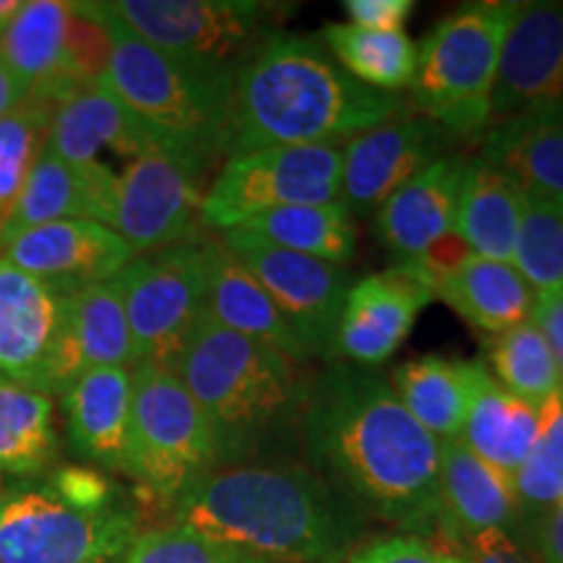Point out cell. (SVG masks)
Here are the masks:
<instances>
[{"label":"cell","instance_id":"ab89813d","mask_svg":"<svg viewBox=\"0 0 563 563\" xmlns=\"http://www.w3.org/2000/svg\"><path fill=\"white\" fill-rule=\"evenodd\" d=\"M110 32L89 3H70L66 63L84 87H100L110 66Z\"/></svg>","mask_w":563,"mask_h":563},{"label":"cell","instance_id":"7a4b0ae2","mask_svg":"<svg viewBox=\"0 0 563 563\" xmlns=\"http://www.w3.org/2000/svg\"><path fill=\"white\" fill-rule=\"evenodd\" d=\"M410 110L397 91L352 79L316 37L274 32L235 70L222 154L340 144Z\"/></svg>","mask_w":563,"mask_h":563},{"label":"cell","instance_id":"5bb4252c","mask_svg":"<svg viewBox=\"0 0 563 563\" xmlns=\"http://www.w3.org/2000/svg\"><path fill=\"white\" fill-rule=\"evenodd\" d=\"M433 298V279L415 262H399L355 282L344 298L334 355L357 368H378L399 350Z\"/></svg>","mask_w":563,"mask_h":563},{"label":"cell","instance_id":"b9f144b4","mask_svg":"<svg viewBox=\"0 0 563 563\" xmlns=\"http://www.w3.org/2000/svg\"><path fill=\"white\" fill-rule=\"evenodd\" d=\"M53 490L63 501L84 511H102L115 506V488L97 470L84 467H63L53 481Z\"/></svg>","mask_w":563,"mask_h":563},{"label":"cell","instance_id":"44dd1931","mask_svg":"<svg viewBox=\"0 0 563 563\" xmlns=\"http://www.w3.org/2000/svg\"><path fill=\"white\" fill-rule=\"evenodd\" d=\"M136 363L123 295L115 279L81 287L66 298V323L47 376V394H66L81 373Z\"/></svg>","mask_w":563,"mask_h":563},{"label":"cell","instance_id":"52a82bcc","mask_svg":"<svg viewBox=\"0 0 563 563\" xmlns=\"http://www.w3.org/2000/svg\"><path fill=\"white\" fill-rule=\"evenodd\" d=\"M220 456L214 428L173 371L136 365L125 473L139 488L175 504L188 483Z\"/></svg>","mask_w":563,"mask_h":563},{"label":"cell","instance_id":"9c48e42d","mask_svg":"<svg viewBox=\"0 0 563 563\" xmlns=\"http://www.w3.org/2000/svg\"><path fill=\"white\" fill-rule=\"evenodd\" d=\"M110 11L159 51L201 66L238 70L285 16L277 3L253 0H118Z\"/></svg>","mask_w":563,"mask_h":563},{"label":"cell","instance_id":"f1b7e54d","mask_svg":"<svg viewBox=\"0 0 563 563\" xmlns=\"http://www.w3.org/2000/svg\"><path fill=\"white\" fill-rule=\"evenodd\" d=\"M435 298L483 334H504L532 319L534 290L514 264L467 253L435 279Z\"/></svg>","mask_w":563,"mask_h":563},{"label":"cell","instance_id":"3957f363","mask_svg":"<svg viewBox=\"0 0 563 563\" xmlns=\"http://www.w3.org/2000/svg\"><path fill=\"white\" fill-rule=\"evenodd\" d=\"M175 519L274 563H340L361 527L347 498L290 464L203 473L183 488Z\"/></svg>","mask_w":563,"mask_h":563},{"label":"cell","instance_id":"d6986e66","mask_svg":"<svg viewBox=\"0 0 563 563\" xmlns=\"http://www.w3.org/2000/svg\"><path fill=\"white\" fill-rule=\"evenodd\" d=\"M467 159L449 154L394 191L376 211V235L399 262H415L454 235Z\"/></svg>","mask_w":563,"mask_h":563},{"label":"cell","instance_id":"603a6c76","mask_svg":"<svg viewBox=\"0 0 563 563\" xmlns=\"http://www.w3.org/2000/svg\"><path fill=\"white\" fill-rule=\"evenodd\" d=\"M439 496L441 530L460 551L477 534H511L522 522L511 483L470 452L462 439L441 443Z\"/></svg>","mask_w":563,"mask_h":563},{"label":"cell","instance_id":"7dc6e473","mask_svg":"<svg viewBox=\"0 0 563 563\" xmlns=\"http://www.w3.org/2000/svg\"><path fill=\"white\" fill-rule=\"evenodd\" d=\"M26 91H30L26 89V84L21 81L3 60H0V118L9 115V112L24 100Z\"/></svg>","mask_w":563,"mask_h":563},{"label":"cell","instance_id":"7bdbcfd3","mask_svg":"<svg viewBox=\"0 0 563 563\" xmlns=\"http://www.w3.org/2000/svg\"><path fill=\"white\" fill-rule=\"evenodd\" d=\"M344 11L361 30L402 32L415 3L412 0H347Z\"/></svg>","mask_w":563,"mask_h":563},{"label":"cell","instance_id":"f6af8a7d","mask_svg":"<svg viewBox=\"0 0 563 563\" xmlns=\"http://www.w3.org/2000/svg\"><path fill=\"white\" fill-rule=\"evenodd\" d=\"M467 563H530L506 532H483L460 551Z\"/></svg>","mask_w":563,"mask_h":563},{"label":"cell","instance_id":"5b68a950","mask_svg":"<svg viewBox=\"0 0 563 563\" xmlns=\"http://www.w3.org/2000/svg\"><path fill=\"white\" fill-rule=\"evenodd\" d=\"M110 32L102 84L162 141L214 159L228 131L235 70L178 58L136 37L108 3H89Z\"/></svg>","mask_w":563,"mask_h":563},{"label":"cell","instance_id":"f546056e","mask_svg":"<svg viewBox=\"0 0 563 563\" xmlns=\"http://www.w3.org/2000/svg\"><path fill=\"white\" fill-rule=\"evenodd\" d=\"M525 207L527 199L509 178L481 157L467 159L454 235L475 256L511 264Z\"/></svg>","mask_w":563,"mask_h":563},{"label":"cell","instance_id":"f35d334b","mask_svg":"<svg viewBox=\"0 0 563 563\" xmlns=\"http://www.w3.org/2000/svg\"><path fill=\"white\" fill-rule=\"evenodd\" d=\"M125 563H274L238 545L220 543L186 525L150 530L125 551Z\"/></svg>","mask_w":563,"mask_h":563},{"label":"cell","instance_id":"c3c4849f","mask_svg":"<svg viewBox=\"0 0 563 563\" xmlns=\"http://www.w3.org/2000/svg\"><path fill=\"white\" fill-rule=\"evenodd\" d=\"M21 5H24L21 0H0V37H3L5 30H9L11 21L16 19Z\"/></svg>","mask_w":563,"mask_h":563},{"label":"cell","instance_id":"83f0119b","mask_svg":"<svg viewBox=\"0 0 563 563\" xmlns=\"http://www.w3.org/2000/svg\"><path fill=\"white\" fill-rule=\"evenodd\" d=\"M133 373L121 365L81 373L66 389L68 435L76 452L110 470L129 454Z\"/></svg>","mask_w":563,"mask_h":563},{"label":"cell","instance_id":"ee69618b","mask_svg":"<svg viewBox=\"0 0 563 563\" xmlns=\"http://www.w3.org/2000/svg\"><path fill=\"white\" fill-rule=\"evenodd\" d=\"M532 321L538 323V329L543 332L548 344H551L555 365H559L561 389H563V290L534 295Z\"/></svg>","mask_w":563,"mask_h":563},{"label":"cell","instance_id":"277c9868","mask_svg":"<svg viewBox=\"0 0 563 563\" xmlns=\"http://www.w3.org/2000/svg\"><path fill=\"white\" fill-rule=\"evenodd\" d=\"M173 373L207 412L220 454H243L290 428L302 431L311 384L269 344L220 327L203 311Z\"/></svg>","mask_w":563,"mask_h":563},{"label":"cell","instance_id":"7c38bea8","mask_svg":"<svg viewBox=\"0 0 563 563\" xmlns=\"http://www.w3.org/2000/svg\"><path fill=\"white\" fill-rule=\"evenodd\" d=\"M209 157L162 144L131 159L118 175V199L110 230L133 251H165L186 243L201 224L203 175Z\"/></svg>","mask_w":563,"mask_h":563},{"label":"cell","instance_id":"d6a6232c","mask_svg":"<svg viewBox=\"0 0 563 563\" xmlns=\"http://www.w3.org/2000/svg\"><path fill=\"white\" fill-rule=\"evenodd\" d=\"M323 45L352 79L365 87L397 91L412 87L418 45L405 32H371L355 24H327Z\"/></svg>","mask_w":563,"mask_h":563},{"label":"cell","instance_id":"8d00e7d4","mask_svg":"<svg viewBox=\"0 0 563 563\" xmlns=\"http://www.w3.org/2000/svg\"><path fill=\"white\" fill-rule=\"evenodd\" d=\"M540 410L543 420L538 441L511 481L519 517H527L532 525L563 501V389Z\"/></svg>","mask_w":563,"mask_h":563},{"label":"cell","instance_id":"cb8c5ba5","mask_svg":"<svg viewBox=\"0 0 563 563\" xmlns=\"http://www.w3.org/2000/svg\"><path fill=\"white\" fill-rule=\"evenodd\" d=\"M203 251H207V313L211 319L228 332L269 344L295 363L313 357L306 342L274 306L269 292L220 241H207Z\"/></svg>","mask_w":563,"mask_h":563},{"label":"cell","instance_id":"2e32d148","mask_svg":"<svg viewBox=\"0 0 563 563\" xmlns=\"http://www.w3.org/2000/svg\"><path fill=\"white\" fill-rule=\"evenodd\" d=\"M449 141L446 131L422 115H399L357 133L342 146L340 201L352 217L373 214L407 180L441 159Z\"/></svg>","mask_w":563,"mask_h":563},{"label":"cell","instance_id":"30bf717a","mask_svg":"<svg viewBox=\"0 0 563 563\" xmlns=\"http://www.w3.org/2000/svg\"><path fill=\"white\" fill-rule=\"evenodd\" d=\"M115 282L129 316L136 365L173 371L183 344L207 311L203 243H180L133 258Z\"/></svg>","mask_w":563,"mask_h":563},{"label":"cell","instance_id":"ac0fdd59","mask_svg":"<svg viewBox=\"0 0 563 563\" xmlns=\"http://www.w3.org/2000/svg\"><path fill=\"white\" fill-rule=\"evenodd\" d=\"M66 298L0 258V376L47 394L66 323Z\"/></svg>","mask_w":563,"mask_h":563},{"label":"cell","instance_id":"e575fe53","mask_svg":"<svg viewBox=\"0 0 563 563\" xmlns=\"http://www.w3.org/2000/svg\"><path fill=\"white\" fill-rule=\"evenodd\" d=\"M58 108L60 104L26 91L24 100L0 118V230L9 222L32 167L47 150Z\"/></svg>","mask_w":563,"mask_h":563},{"label":"cell","instance_id":"1f68e13d","mask_svg":"<svg viewBox=\"0 0 563 563\" xmlns=\"http://www.w3.org/2000/svg\"><path fill=\"white\" fill-rule=\"evenodd\" d=\"M235 230L249 232L277 249L332 264H347L357 245L355 217L342 201L272 209Z\"/></svg>","mask_w":563,"mask_h":563},{"label":"cell","instance_id":"4fadbf2b","mask_svg":"<svg viewBox=\"0 0 563 563\" xmlns=\"http://www.w3.org/2000/svg\"><path fill=\"white\" fill-rule=\"evenodd\" d=\"M220 243L269 292L274 306L311 355L334 357L336 327L350 292L347 269L342 264L277 249L243 230L222 232Z\"/></svg>","mask_w":563,"mask_h":563},{"label":"cell","instance_id":"e0dca14e","mask_svg":"<svg viewBox=\"0 0 563 563\" xmlns=\"http://www.w3.org/2000/svg\"><path fill=\"white\" fill-rule=\"evenodd\" d=\"M5 262L70 295L110 282L136 258L115 230L89 220H63L5 238Z\"/></svg>","mask_w":563,"mask_h":563},{"label":"cell","instance_id":"d4e9b609","mask_svg":"<svg viewBox=\"0 0 563 563\" xmlns=\"http://www.w3.org/2000/svg\"><path fill=\"white\" fill-rule=\"evenodd\" d=\"M540 420V407L514 397L481 361H470V410L460 439L509 483L538 441Z\"/></svg>","mask_w":563,"mask_h":563},{"label":"cell","instance_id":"ffe728a7","mask_svg":"<svg viewBox=\"0 0 563 563\" xmlns=\"http://www.w3.org/2000/svg\"><path fill=\"white\" fill-rule=\"evenodd\" d=\"M115 199L118 175L104 162L70 165L45 150L32 167L9 222L0 230V243L21 230L63 220H89L110 228Z\"/></svg>","mask_w":563,"mask_h":563},{"label":"cell","instance_id":"d590c367","mask_svg":"<svg viewBox=\"0 0 563 563\" xmlns=\"http://www.w3.org/2000/svg\"><path fill=\"white\" fill-rule=\"evenodd\" d=\"M488 357L493 378L514 397L534 407H543L561 389L559 365H555L551 344L532 319L493 336Z\"/></svg>","mask_w":563,"mask_h":563},{"label":"cell","instance_id":"6da1fadb","mask_svg":"<svg viewBox=\"0 0 563 563\" xmlns=\"http://www.w3.org/2000/svg\"><path fill=\"white\" fill-rule=\"evenodd\" d=\"M302 441L340 496L399 530H441V441L376 371L342 363L311 384Z\"/></svg>","mask_w":563,"mask_h":563},{"label":"cell","instance_id":"4316f807","mask_svg":"<svg viewBox=\"0 0 563 563\" xmlns=\"http://www.w3.org/2000/svg\"><path fill=\"white\" fill-rule=\"evenodd\" d=\"M70 3L30 0L0 37V60L9 66L32 95L63 104L89 89L70 74L66 63Z\"/></svg>","mask_w":563,"mask_h":563},{"label":"cell","instance_id":"4dcf8cb0","mask_svg":"<svg viewBox=\"0 0 563 563\" xmlns=\"http://www.w3.org/2000/svg\"><path fill=\"white\" fill-rule=\"evenodd\" d=\"M391 389L433 439H460L470 410V363L446 355L415 357L394 371Z\"/></svg>","mask_w":563,"mask_h":563},{"label":"cell","instance_id":"7402d4cb","mask_svg":"<svg viewBox=\"0 0 563 563\" xmlns=\"http://www.w3.org/2000/svg\"><path fill=\"white\" fill-rule=\"evenodd\" d=\"M481 159L530 203L563 211V104L488 125Z\"/></svg>","mask_w":563,"mask_h":563},{"label":"cell","instance_id":"ba28073f","mask_svg":"<svg viewBox=\"0 0 563 563\" xmlns=\"http://www.w3.org/2000/svg\"><path fill=\"white\" fill-rule=\"evenodd\" d=\"M342 194V144L274 146L230 157L201 203V224L235 230L282 207L334 203Z\"/></svg>","mask_w":563,"mask_h":563},{"label":"cell","instance_id":"74e56055","mask_svg":"<svg viewBox=\"0 0 563 563\" xmlns=\"http://www.w3.org/2000/svg\"><path fill=\"white\" fill-rule=\"evenodd\" d=\"M511 264L534 295L563 290V211L527 201Z\"/></svg>","mask_w":563,"mask_h":563},{"label":"cell","instance_id":"bcb514c9","mask_svg":"<svg viewBox=\"0 0 563 563\" xmlns=\"http://www.w3.org/2000/svg\"><path fill=\"white\" fill-rule=\"evenodd\" d=\"M532 532L540 563H563V501L543 514Z\"/></svg>","mask_w":563,"mask_h":563},{"label":"cell","instance_id":"9a60e30c","mask_svg":"<svg viewBox=\"0 0 563 563\" xmlns=\"http://www.w3.org/2000/svg\"><path fill=\"white\" fill-rule=\"evenodd\" d=\"M563 104V3H514L498 58L490 125Z\"/></svg>","mask_w":563,"mask_h":563},{"label":"cell","instance_id":"484cf974","mask_svg":"<svg viewBox=\"0 0 563 563\" xmlns=\"http://www.w3.org/2000/svg\"><path fill=\"white\" fill-rule=\"evenodd\" d=\"M162 144L167 141H162L150 125L141 123L104 84H100L60 104L53 118L47 150L70 165H87V162H97V154L102 150L136 159Z\"/></svg>","mask_w":563,"mask_h":563},{"label":"cell","instance_id":"836d02e7","mask_svg":"<svg viewBox=\"0 0 563 563\" xmlns=\"http://www.w3.org/2000/svg\"><path fill=\"white\" fill-rule=\"evenodd\" d=\"M55 454L51 394L0 376V473L37 475Z\"/></svg>","mask_w":563,"mask_h":563},{"label":"cell","instance_id":"8fae6325","mask_svg":"<svg viewBox=\"0 0 563 563\" xmlns=\"http://www.w3.org/2000/svg\"><path fill=\"white\" fill-rule=\"evenodd\" d=\"M136 538L123 506L84 511L51 490L0 496V563H110Z\"/></svg>","mask_w":563,"mask_h":563},{"label":"cell","instance_id":"8992f818","mask_svg":"<svg viewBox=\"0 0 563 563\" xmlns=\"http://www.w3.org/2000/svg\"><path fill=\"white\" fill-rule=\"evenodd\" d=\"M511 13L514 3H467L418 47L412 102L449 136H475L490 125L493 87Z\"/></svg>","mask_w":563,"mask_h":563},{"label":"cell","instance_id":"60d3db41","mask_svg":"<svg viewBox=\"0 0 563 563\" xmlns=\"http://www.w3.org/2000/svg\"><path fill=\"white\" fill-rule=\"evenodd\" d=\"M344 563H467L460 551H441L415 534H391L352 548Z\"/></svg>","mask_w":563,"mask_h":563}]
</instances>
